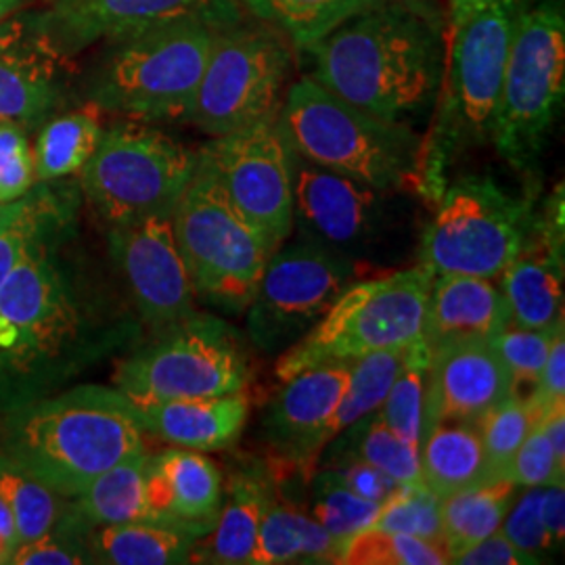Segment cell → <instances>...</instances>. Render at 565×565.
Here are the masks:
<instances>
[{"label":"cell","instance_id":"cell-1","mask_svg":"<svg viewBox=\"0 0 565 565\" xmlns=\"http://www.w3.org/2000/svg\"><path fill=\"white\" fill-rule=\"evenodd\" d=\"M303 51L312 57L310 76L327 90L377 118L404 121L438 93L445 28L438 13L382 2Z\"/></svg>","mask_w":565,"mask_h":565},{"label":"cell","instance_id":"cell-2","mask_svg":"<svg viewBox=\"0 0 565 565\" xmlns=\"http://www.w3.org/2000/svg\"><path fill=\"white\" fill-rule=\"evenodd\" d=\"M76 216L44 231L0 285V408L46 396L88 356V312L63 245Z\"/></svg>","mask_w":565,"mask_h":565},{"label":"cell","instance_id":"cell-3","mask_svg":"<svg viewBox=\"0 0 565 565\" xmlns=\"http://www.w3.org/2000/svg\"><path fill=\"white\" fill-rule=\"evenodd\" d=\"M2 455L63 499L145 448L135 404L118 387L81 385L9 408Z\"/></svg>","mask_w":565,"mask_h":565},{"label":"cell","instance_id":"cell-4","mask_svg":"<svg viewBox=\"0 0 565 565\" xmlns=\"http://www.w3.org/2000/svg\"><path fill=\"white\" fill-rule=\"evenodd\" d=\"M224 23L233 21L191 15L102 42L82 72L86 102L132 120L186 121Z\"/></svg>","mask_w":565,"mask_h":565},{"label":"cell","instance_id":"cell-5","mask_svg":"<svg viewBox=\"0 0 565 565\" xmlns=\"http://www.w3.org/2000/svg\"><path fill=\"white\" fill-rule=\"evenodd\" d=\"M522 2L494 0L461 23H446L438 105L422 141L415 184L429 200H440L446 170L461 149L490 141Z\"/></svg>","mask_w":565,"mask_h":565},{"label":"cell","instance_id":"cell-6","mask_svg":"<svg viewBox=\"0 0 565 565\" xmlns=\"http://www.w3.org/2000/svg\"><path fill=\"white\" fill-rule=\"evenodd\" d=\"M277 121L291 151L380 191L417 184L422 139L404 121L377 118L312 76L291 84Z\"/></svg>","mask_w":565,"mask_h":565},{"label":"cell","instance_id":"cell-7","mask_svg":"<svg viewBox=\"0 0 565 565\" xmlns=\"http://www.w3.org/2000/svg\"><path fill=\"white\" fill-rule=\"evenodd\" d=\"M564 0H524L507 55L490 141L513 170L530 177L564 105Z\"/></svg>","mask_w":565,"mask_h":565},{"label":"cell","instance_id":"cell-8","mask_svg":"<svg viewBox=\"0 0 565 565\" xmlns=\"http://www.w3.org/2000/svg\"><path fill=\"white\" fill-rule=\"evenodd\" d=\"M541 228L530 198H515L490 177H465L446 186L425 226L419 264L434 277L499 279Z\"/></svg>","mask_w":565,"mask_h":565},{"label":"cell","instance_id":"cell-9","mask_svg":"<svg viewBox=\"0 0 565 565\" xmlns=\"http://www.w3.org/2000/svg\"><path fill=\"white\" fill-rule=\"evenodd\" d=\"M434 275L413 266L377 279L354 281L300 342L277 363L279 380L306 369L422 342Z\"/></svg>","mask_w":565,"mask_h":565},{"label":"cell","instance_id":"cell-10","mask_svg":"<svg viewBox=\"0 0 565 565\" xmlns=\"http://www.w3.org/2000/svg\"><path fill=\"white\" fill-rule=\"evenodd\" d=\"M172 228L195 296L224 312H245L270 252L231 205L202 153H198L195 174L172 212Z\"/></svg>","mask_w":565,"mask_h":565},{"label":"cell","instance_id":"cell-11","mask_svg":"<svg viewBox=\"0 0 565 565\" xmlns=\"http://www.w3.org/2000/svg\"><path fill=\"white\" fill-rule=\"evenodd\" d=\"M198 168V153L141 121L103 130L78 172L82 195L109 226L172 216Z\"/></svg>","mask_w":565,"mask_h":565},{"label":"cell","instance_id":"cell-12","mask_svg":"<svg viewBox=\"0 0 565 565\" xmlns=\"http://www.w3.org/2000/svg\"><path fill=\"white\" fill-rule=\"evenodd\" d=\"M291 57V42L263 21L224 23L216 32L186 121L216 139L275 118Z\"/></svg>","mask_w":565,"mask_h":565},{"label":"cell","instance_id":"cell-13","mask_svg":"<svg viewBox=\"0 0 565 565\" xmlns=\"http://www.w3.org/2000/svg\"><path fill=\"white\" fill-rule=\"evenodd\" d=\"M249 366L237 335L218 319L193 312L121 361L114 384L135 404L210 398L247 390Z\"/></svg>","mask_w":565,"mask_h":565},{"label":"cell","instance_id":"cell-14","mask_svg":"<svg viewBox=\"0 0 565 565\" xmlns=\"http://www.w3.org/2000/svg\"><path fill=\"white\" fill-rule=\"evenodd\" d=\"M359 266L310 242L285 245L268 258L256 296L247 306V335L264 352H279L323 319L350 287Z\"/></svg>","mask_w":565,"mask_h":565},{"label":"cell","instance_id":"cell-15","mask_svg":"<svg viewBox=\"0 0 565 565\" xmlns=\"http://www.w3.org/2000/svg\"><path fill=\"white\" fill-rule=\"evenodd\" d=\"M200 153L273 256L294 231V158L277 116L216 137Z\"/></svg>","mask_w":565,"mask_h":565},{"label":"cell","instance_id":"cell-16","mask_svg":"<svg viewBox=\"0 0 565 565\" xmlns=\"http://www.w3.org/2000/svg\"><path fill=\"white\" fill-rule=\"evenodd\" d=\"M294 158V226L302 242L354 260L387 228V191Z\"/></svg>","mask_w":565,"mask_h":565},{"label":"cell","instance_id":"cell-17","mask_svg":"<svg viewBox=\"0 0 565 565\" xmlns=\"http://www.w3.org/2000/svg\"><path fill=\"white\" fill-rule=\"evenodd\" d=\"M109 254L142 319L156 329L195 312V289L184 266L172 216L109 226Z\"/></svg>","mask_w":565,"mask_h":565},{"label":"cell","instance_id":"cell-18","mask_svg":"<svg viewBox=\"0 0 565 565\" xmlns=\"http://www.w3.org/2000/svg\"><path fill=\"white\" fill-rule=\"evenodd\" d=\"M34 18L63 55L76 60L90 46L163 21L205 15L242 20L239 0H42Z\"/></svg>","mask_w":565,"mask_h":565},{"label":"cell","instance_id":"cell-19","mask_svg":"<svg viewBox=\"0 0 565 565\" xmlns=\"http://www.w3.org/2000/svg\"><path fill=\"white\" fill-rule=\"evenodd\" d=\"M74 61L39 25L32 9L0 23V121L28 132L49 120L65 99Z\"/></svg>","mask_w":565,"mask_h":565},{"label":"cell","instance_id":"cell-20","mask_svg":"<svg viewBox=\"0 0 565 565\" xmlns=\"http://www.w3.org/2000/svg\"><path fill=\"white\" fill-rule=\"evenodd\" d=\"M350 377V361L324 363L282 380L264 413V440L282 463L312 473L327 445Z\"/></svg>","mask_w":565,"mask_h":565},{"label":"cell","instance_id":"cell-21","mask_svg":"<svg viewBox=\"0 0 565 565\" xmlns=\"http://www.w3.org/2000/svg\"><path fill=\"white\" fill-rule=\"evenodd\" d=\"M513 394V377L494 345L450 343L429 352L424 431L431 425L476 424ZM422 431V436H424Z\"/></svg>","mask_w":565,"mask_h":565},{"label":"cell","instance_id":"cell-22","mask_svg":"<svg viewBox=\"0 0 565 565\" xmlns=\"http://www.w3.org/2000/svg\"><path fill=\"white\" fill-rule=\"evenodd\" d=\"M223 473L200 450L168 448L147 457L145 492L151 520L177 525L203 539L223 505Z\"/></svg>","mask_w":565,"mask_h":565},{"label":"cell","instance_id":"cell-23","mask_svg":"<svg viewBox=\"0 0 565 565\" xmlns=\"http://www.w3.org/2000/svg\"><path fill=\"white\" fill-rule=\"evenodd\" d=\"M507 324H511L509 306L497 279L434 277L422 335L429 352L450 343L488 342Z\"/></svg>","mask_w":565,"mask_h":565},{"label":"cell","instance_id":"cell-24","mask_svg":"<svg viewBox=\"0 0 565 565\" xmlns=\"http://www.w3.org/2000/svg\"><path fill=\"white\" fill-rule=\"evenodd\" d=\"M249 394L239 390L224 396L184 398L135 406L145 434L163 443L200 452L235 445L249 417Z\"/></svg>","mask_w":565,"mask_h":565},{"label":"cell","instance_id":"cell-25","mask_svg":"<svg viewBox=\"0 0 565 565\" xmlns=\"http://www.w3.org/2000/svg\"><path fill=\"white\" fill-rule=\"evenodd\" d=\"M268 471L252 467L231 473L223 488V505L214 527L198 541L191 562L243 565L252 562L260 520Z\"/></svg>","mask_w":565,"mask_h":565},{"label":"cell","instance_id":"cell-26","mask_svg":"<svg viewBox=\"0 0 565 565\" xmlns=\"http://www.w3.org/2000/svg\"><path fill=\"white\" fill-rule=\"evenodd\" d=\"M78 182H36L20 200L0 203V285L53 224L78 214Z\"/></svg>","mask_w":565,"mask_h":565},{"label":"cell","instance_id":"cell-27","mask_svg":"<svg viewBox=\"0 0 565 565\" xmlns=\"http://www.w3.org/2000/svg\"><path fill=\"white\" fill-rule=\"evenodd\" d=\"M147 457V448H141L107 469L70 499L63 518L86 534L102 525L151 520L145 492Z\"/></svg>","mask_w":565,"mask_h":565},{"label":"cell","instance_id":"cell-28","mask_svg":"<svg viewBox=\"0 0 565 565\" xmlns=\"http://www.w3.org/2000/svg\"><path fill=\"white\" fill-rule=\"evenodd\" d=\"M419 471L422 482L440 499L492 480L478 425L445 422L425 429Z\"/></svg>","mask_w":565,"mask_h":565},{"label":"cell","instance_id":"cell-29","mask_svg":"<svg viewBox=\"0 0 565 565\" xmlns=\"http://www.w3.org/2000/svg\"><path fill=\"white\" fill-rule=\"evenodd\" d=\"M86 545L93 564H189L198 539L177 525L158 520L102 525L88 532Z\"/></svg>","mask_w":565,"mask_h":565},{"label":"cell","instance_id":"cell-30","mask_svg":"<svg viewBox=\"0 0 565 565\" xmlns=\"http://www.w3.org/2000/svg\"><path fill=\"white\" fill-rule=\"evenodd\" d=\"M102 116L103 109L86 102L42 124L34 147L36 182L70 179L81 172L102 141Z\"/></svg>","mask_w":565,"mask_h":565},{"label":"cell","instance_id":"cell-31","mask_svg":"<svg viewBox=\"0 0 565 565\" xmlns=\"http://www.w3.org/2000/svg\"><path fill=\"white\" fill-rule=\"evenodd\" d=\"M515 494L518 486L497 478L440 499L443 545L450 564L467 546L480 543L501 527Z\"/></svg>","mask_w":565,"mask_h":565},{"label":"cell","instance_id":"cell-32","mask_svg":"<svg viewBox=\"0 0 565 565\" xmlns=\"http://www.w3.org/2000/svg\"><path fill=\"white\" fill-rule=\"evenodd\" d=\"M239 4L302 51L354 13L373 7L369 0H239Z\"/></svg>","mask_w":565,"mask_h":565},{"label":"cell","instance_id":"cell-33","mask_svg":"<svg viewBox=\"0 0 565 565\" xmlns=\"http://www.w3.org/2000/svg\"><path fill=\"white\" fill-rule=\"evenodd\" d=\"M342 440L331 448L329 459L324 461L327 467L345 463V461H363L373 465L375 469L384 471L394 482L401 486L419 484L422 471H419V448L406 445L394 431H390L377 415H371L363 422H359L348 429H343Z\"/></svg>","mask_w":565,"mask_h":565},{"label":"cell","instance_id":"cell-34","mask_svg":"<svg viewBox=\"0 0 565 565\" xmlns=\"http://www.w3.org/2000/svg\"><path fill=\"white\" fill-rule=\"evenodd\" d=\"M408 352L411 345L371 352L350 361L348 390L333 422V438L380 411Z\"/></svg>","mask_w":565,"mask_h":565},{"label":"cell","instance_id":"cell-35","mask_svg":"<svg viewBox=\"0 0 565 565\" xmlns=\"http://www.w3.org/2000/svg\"><path fill=\"white\" fill-rule=\"evenodd\" d=\"M0 497L11 509L18 541L30 543L49 534L63 515L61 499L23 467L0 452Z\"/></svg>","mask_w":565,"mask_h":565},{"label":"cell","instance_id":"cell-36","mask_svg":"<svg viewBox=\"0 0 565 565\" xmlns=\"http://www.w3.org/2000/svg\"><path fill=\"white\" fill-rule=\"evenodd\" d=\"M310 511H303L282 494L268 471L264 492L263 520L252 565L302 564L303 532Z\"/></svg>","mask_w":565,"mask_h":565},{"label":"cell","instance_id":"cell-37","mask_svg":"<svg viewBox=\"0 0 565 565\" xmlns=\"http://www.w3.org/2000/svg\"><path fill=\"white\" fill-rule=\"evenodd\" d=\"M429 350L424 342L413 343L411 352L390 387L377 419L406 445L419 448L424 431L425 390H427Z\"/></svg>","mask_w":565,"mask_h":565},{"label":"cell","instance_id":"cell-38","mask_svg":"<svg viewBox=\"0 0 565 565\" xmlns=\"http://www.w3.org/2000/svg\"><path fill=\"white\" fill-rule=\"evenodd\" d=\"M380 509L382 505L354 494L329 467L312 480L310 515L342 548L354 534L375 524Z\"/></svg>","mask_w":565,"mask_h":565},{"label":"cell","instance_id":"cell-39","mask_svg":"<svg viewBox=\"0 0 565 565\" xmlns=\"http://www.w3.org/2000/svg\"><path fill=\"white\" fill-rule=\"evenodd\" d=\"M543 406L534 398H522L511 394L507 401L494 406L478 422L492 480L507 478L509 465L513 461L518 448L532 431V427L539 424Z\"/></svg>","mask_w":565,"mask_h":565},{"label":"cell","instance_id":"cell-40","mask_svg":"<svg viewBox=\"0 0 565 565\" xmlns=\"http://www.w3.org/2000/svg\"><path fill=\"white\" fill-rule=\"evenodd\" d=\"M445 548L403 532L369 525L343 548L342 565H445Z\"/></svg>","mask_w":565,"mask_h":565},{"label":"cell","instance_id":"cell-41","mask_svg":"<svg viewBox=\"0 0 565 565\" xmlns=\"http://www.w3.org/2000/svg\"><path fill=\"white\" fill-rule=\"evenodd\" d=\"M564 323L553 329H524L507 324L490 342L513 377V394L532 398L536 394L539 377L553 342V335Z\"/></svg>","mask_w":565,"mask_h":565},{"label":"cell","instance_id":"cell-42","mask_svg":"<svg viewBox=\"0 0 565 565\" xmlns=\"http://www.w3.org/2000/svg\"><path fill=\"white\" fill-rule=\"evenodd\" d=\"M375 527L411 534L434 545H443L440 497L424 482L401 486V490L380 509Z\"/></svg>","mask_w":565,"mask_h":565},{"label":"cell","instance_id":"cell-43","mask_svg":"<svg viewBox=\"0 0 565 565\" xmlns=\"http://www.w3.org/2000/svg\"><path fill=\"white\" fill-rule=\"evenodd\" d=\"M86 532L70 524L61 515L57 525L36 541L21 543L13 551L9 564L13 565H82L93 564Z\"/></svg>","mask_w":565,"mask_h":565},{"label":"cell","instance_id":"cell-44","mask_svg":"<svg viewBox=\"0 0 565 565\" xmlns=\"http://www.w3.org/2000/svg\"><path fill=\"white\" fill-rule=\"evenodd\" d=\"M34 184V149L28 130L15 121H0V203L20 200Z\"/></svg>","mask_w":565,"mask_h":565},{"label":"cell","instance_id":"cell-45","mask_svg":"<svg viewBox=\"0 0 565 565\" xmlns=\"http://www.w3.org/2000/svg\"><path fill=\"white\" fill-rule=\"evenodd\" d=\"M507 480L518 488L564 484L565 465L557 461L541 424L534 425L509 465Z\"/></svg>","mask_w":565,"mask_h":565},{"label":"cell","instance_id":"cell-46","mask_svg":"<svg viewBox=\"0 0 565 565\" xmlns=\"http://www.w3.org/2000/svg\"><path fill=\"white\" fill-rule=\"evenodd\" d=\"M520 497L513 499V503L505 513V520L501 524V532L511 543L524 548L525 553L541 559V555L553 543L546 534L543 518H541V492L543 488H524Z\"/></svg>","mask_w":565,"mask_h":565},{"label":"cell","instance_id":"cell-47","mask_svg":"<svg viewBox=\"0 0 565 565\" xmlns=\"http://www.w3.org/2000/svg\"><path fill=\"white\" fill-rule=\"evenodd\" d=\"M329 469H333L338 473V478L354 494L363 497L371 503H377V505H385L401 490V484L394 482L390 476H385L384 471L375 469L373 465L363 463V461H345V463L333 465Z\"/></svg>","mask_w":565,"mask_h":565},{"label":"cell","instance_id":"cell-48","mask_svg":"<svg viewBox=\"0 0 565 565\" xmlns=\"http://www.w3.org/2000/svg\"><path fill=\"white\" fill-rule=\"evenodd\" d=\"M452 564L457 565H536L539 557L525 553L524 548L511 543L501 527L476 545L467 546Z\"/></svg>","mask_w":565,"mask_h":565},{"label":"cell","instance_id":"cell-49","mask_svg":"<svg viewBox=\"0 0 565 565\" xmlns=\"http://www.w3.org/2000/svg\"><path fill=\"white\" fill-rule=\"evenodd\" d=\"M565 324L557 329L548 348L536 394L532 396L543 408L565 401Z\"/></svg>","mask_w":565,"mask_h":565},{"label":"cell","instance_id":"cell-50","mask_svg":"<svg viewBox=\"0 0 565 565\" xmlns=\"http://www.w3.org/2000/svg\"><path fill=\"white\" fill-rule=\"evenodd\" d=\"M541 518L553 546L562 545L565 536V486H543Z\"/></svg>","mask_w":565,"mask_h":565},{"label":"cell","instance_id":"cell-51","mask_svg":"<svg viewBox=\"0 0 565 565\" xmlns=\"http://www.w3.org/2000/svg\"><path fill=\"white\" fill-rule=\"evenodd\" d=\"M494 0H448L446 23H461Z\"/></svg>","mask_w":565,"mask_h":565},{"label":"cell","instance_id":"cell-52","mask_svg":"<svg viewBox=\"0 0 565 565\" xmlns=\"http://www.w3.org/2000/svg\"><path fill=\"white\" fill-rule=\"evenodd\" d=\"M0 539H2L7 545L13 546V548H18V545H20L13 513H11V509L7 507V503L2 501V497H0Z\"/></svg>","mask_w":565,"mask_h":565},{"label":"cell","instance_id":"cell-53","mask_svg":"<svg viewBox=\"0 0 565 565\" xmlns=\"http://www.w3.org/2000/svg\"><path fill=\"white\" fill-rule=\"evenodd\" d=\"M371 4H382V2H398L404 7H411V9H417L422 13H438L434 9V0H369Z\"/></svg>","mask_w":565,"mask_h":565},{"label":"cell","instance_id":"cell-54","mask_svg":"<svg viewBox=\"0 0 565 565\" xmlns=\"http://www.w3.org/2000/svg\"><path fill=\"white\" fill-rule=\"evenodd\" d=\"M28 0H0V23L15 15Z\"/></svg>","mask_w":565,"mask_h":565},{"label":"cell","instance_id":"cell-55","mask_svg":"<svg viewBox=\"0 0 565 565\" xmlns=\"http://www.w3.org/2000/svg\"><path fill=\"white\" fill-rule=\"evenodd\" d=\"M13 546L7 545L2 539H0V564H9V559H11V555H13Z\"/></svg>","mask_w":565,"mask_h":565}]
</instances>
